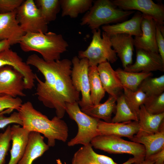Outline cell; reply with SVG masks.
Returning <instances> with one entry per match:
<instances>
[{
	"label": "cell",
	"instance_id": "cell-1",
	"mask_svg": "<svg viewBox=\"0 0 164 164\" xmlns=\"http://www.w3.org/2000/svg\"><path fill=\"white\" fill-rule=\"evenodd\" d=\"M26 63L36 67L43 75L42 81L35 74L37 82L35 94L46 107L54 108L56 116L61 119L67 103L78 102L80 93L73 86L71 77V61L67 59L46 61L33 54L27 58Z\"/></svg>",
	"mask_w": 164,
	"mask_h": 164
},
{
	"label": "cell",
	"instance_id": "cell-2",
	"mask_svg": "<svg viewBox=\"0 0 164 164\" xmlns=\"http://www.w3.org/2000/svg\"><path fill=\"white\" fill-rule=\"evenodd\" d=\"M22 127L28 131L43 135L47 139V145L53 147L57 140L66 142L68 136V128L63 120L54 116L50 120L45 115L36 109L32 103L22 104L18 111Z\"/></svg>",
	"mask_w": 164,
	"mask_h": 164
},
{
	"label": "cell",
	"instance_id": "cell-3",
	"mask_svg": "<svg viewBox=\"0 0 164 164\" xmlns=\"http://www.w3.org/2000/svg\"><path fill=\"white\" fill-rule=\"evenodd\" d=\"M19 44L23 51L36 52L46 61L60 60L61 55L67 50L69 46L62 35L50 31L26 33Z\"/></svg>",
	"mask_w": 164,
	"mask_h": 164
},
{
	"label": "cell",
	"instance_id": "cell-4",
	"mask_svg": "<svg viewBox=\"0 0 164 164\" xmlns=\"http://www.w3.org/2000/svg\"><path fill=\"white\" fill-rule=\"evenodd\" d=\"M135 12L123 10L109 0H97L93 1L92 7L82 18L80 24L87 25L92 30L97 29L101 26L123 20Z\"/></svg>",
	"mask_w": 164,
	"mask_h": 164
},
{
	"label": "cell",
	"instance_id": "cell-5",
	"mask_svg": "<svg viewBox=\"0 0 164 164\" xmlns=\"http://www.w3.org/2000/svg\"><path fill=\"white\" fill-rule=\"evenodd\" d=\"M90 144L94 148L111 154H128L133 156L134 164H139L145 160V149L140 144L124 140L112 135H98L94 138Z\"/></svg>",
	"mask_w": 164,
	"mask_h": 164
},
{
	"label": "cell",
	"instance_id": "cell-6",
	"mask_svg": "<svg viewBox=\"0 0 164 164\" xmlns=\"http://www.w3.org/2000/svg\"><path fill=\"white\" fill-rule=\"evenodd\" d=\"M65 110L70 118L76 122L78 127L77 135L68 142V146H73L78 144L86 145L90 144L92 139L99 135L97 128L100 119L82 112L77 102L66 103Z\"/></svg>",
	"mask_w": 164,
	"mask_h": 164
},
{
	"label": "cell",
	"instance_id": "cell-7",
	"mask_svg": "<svg viewBox=\"0 0 164 164\" xmlns=\"http://www.w3.org/2000/svg\"><path fill=\"white\" fill-rule=\"evenodd\" d=\"M92 33L89 45L85 50L79 52L78 58L87 59L90 67L97 66L106 61L112 63L115 62L118 58L112 48L110 36L103 31L101 36L99 29L93 30Z\"/></svg>",
	"mask_w": 164,
	"mask_h": 164
},
{
	"label": "cell",
	"instance_id": "cell-8",
	"mask_svg": "<svg viewBox=\"0 0 164 164\" xmlns=\"http://www.w3.org/2000/svg\"><path fill=\"white\" fill-rule=\"evenodd\" d=\"M16 19L25 33L48 32V23L33 0H24L16 11Z\"/></svg>",
	"mask_w": 164,
	"mask_h": 164
},
{
	"label": "cell",
	"instance_id": "cell-9",
	"mask_svg": "<svg viewBox=\"0 0 164 164\" xmlns=\"http://www.w3.org/2000/svg\"><path fill=\"white\" fill-rule=\"evenodd\" d=\"M71 62L73 66L71 74L72 83L76 91L80 92L82 95L78 104L81 108H87L93 105L90 97L88 61L86 58L79 59L75 56Z\"/></svg>",
	"mask_w": 164,
	"mask_h": 164
},
{
	"label": "cell",
	"instance_id": "cell-10",
	"mask_svg": "<svg viewBox=\"0 0 164 164\" xmlns=\"http://www.w3.org/2000/svg\"><path fill=\"white\" fill-rule=\"evenodd\" d=\"M113 3L125 10H136L143 15L152 18L160 25L164 24V7L152 0H114Z\"/></svg>",
	"mask_w": 164,
	"mask_h": 164
},
{
	"label": "cell",
	"instance_id": "cell-11",
	"mask_svg": "<svg viewBox=\"0 0 164 164\" xmlns=\"http://www.w3.org/2000/svg\"><path fill=\"white\" fill-rule=\"evenodd\" d=\"M24 89L23 77L20 73L10 66L0 68V97H25Z\"/></svg>",
	"mask_w": 164,
	"mask_h": 164
},
{
	"label": "cell",
	"instance_id": "cell-12",
	"mask_svg": "<svg viewBox=\"0 0 164 164\" xmlns=\"http://www.w3.org/2000/svg\"><path fill=\"white\" fill-rule=\"evenodd\" d=\"M6 66L12 67L22 74L25 89L31 90L33 87L35 74L30 66L10 48L0 51V68Z\"/></svg>",
	"mask_w": 164,
	"mask_h": 164
},
{
	"label": "cell",
	"instance_id": "cell-13",
	"mask_svg": "<svg viewBox=\"0 0 164 164\" xmlns=\"http://www.w3.org/2000/svg\"><path fill=\"white\" fill-rule=\"evenodd\" d=\"M123 70L134 72H152L153 71H164V61L159 53L142 49H136L135 63Z\"/></svg>",
	"mask_w": 164,
	"mask_h": 164
},
{
	"label": "cell",
	"instance_id": "cell-14",
	"mask_svg": "<svg viewBox=\"0 0 164 164\" xmlns=\"http://www.w3.org/2000/svg\"><path fill=\"white\" fill-rule=\"evenodd\" d=\"M141 28V36L134 38L136 49L159 53L156 41V22L151 18L143 15Z\"/></svg>",
	"mask_w": 164,
	"mask_h": 164
},
{
	"label": "cell",
	"instance_id": "cell-15",
	"mask_svg": "<svg viewBox=\"0 0 164 164\" xmlns=\"http://www.w3.org/2000/svg\"><path fill=\"white\" fill-rule=\"evenodd\" d=\"M16 11L0 13V41L7 40L11 46L19 43L26 33L16 19Z\"/></svg>",
	"mask_w": 164,
	"mask_h": 164
},
{
	"label": "cell",
	"instance_id": "cell-16",
	"mask_svg": "<svg viewBox=\"0 0 164 164\" xmlns=\"http://www.w3.org/2000/svg\"><path fill=\"white\" fill-rule=\"evenodd\" d=\"M139 129L138 121L112 123L105 122L100 119L97 130L99 135L126 137L131 140L138 133Z\"/></svg>",
	"mask_w": 164,
	"mask_h": 164
},
{
	"label": "cell",
	"instance_id": "cell-17",
	"mask_svg": "<svg viewBox=\"0 0 164 164\" xmlns=\"http://www.w3.org/2000/svg\"><path fill=\"white\" fill-rule=\"evenodd\" d=\"M110 37L112 47L120 58L124 69L132 63L134 38L126 34H116Z\"/></svg>",
	"mask_w": 164,
	"mask_h": 164
},
{
	"label": "cell",
	"instance_id": "cell-18",
	"mask_svg": "<svg viewBox=\"0 0 164 164\" xmlns=\"http://www.w3.org/2000/svg\"><path fill=\"white\" fill-rule=\"evenodd\" d=\"M97 69L101 82L105 92L117 99L121 94L123 87L115 70H114L108 61L98 64Z\"/></svg>",
	"mask_w": 164,
	"mask_h": 164
},
{
	"label": "cell",
	"instance_id": "cell-19",
	"mask_svg": "<svg viewBox=\"0 0 164 164\" xmlns=\"http://www.w3.org/2000/svg\"><path fill=\"white\" fill-rule=\"evenodd\" d=\"M11 129L12 145L8 164H18L25 152L30 132L19 125H13Z\"/></svg>",
	"mask_w": 164,
	"mask_h": 164
},
{
	"label": "cell",
	"instance_id": "cell-20",
	"mask_svg": "<svg viewBox=\"0 0 164 164\" xmlns=\"http://www.w3.org/2000/svg\"><path fill=\"white\" fill-rule=\"evenodd\" d=\"M143 15L137 12L130 19L112 25L101 26L103 32L109 36L116 34H126L132 36H141L142 31L141 24Z\"/></svg>",
	"mask_w": 164,
	"mask_h": 164
},
{
	"label": "cell",
	"instance_id": "cell-21",
	"mask_svg": "<svg viewBox=\"0 0 164 164\" xmlns=\"http://www.w3.org/2000/svg\"><path fill=\"white\" fill-rule=\"evenodd\" d=\"M131 141L143 145L145 149V159L164 149V121L159 130L151 134L135 135Z\"/></svg>",
	"mask_w": 164,
	"mask_h": 164
},
{
	"label": "cell",
	"instance_id": "cell-22",
	"mask_svg": "<svg viewBox=\"0 0 164 164\" xmlns=\"http://www.w3.org/2000/svg\"><path fill=\"white\" fill-rule=\"evenodd\" d=\"M44 137L35 132H30L28 142L24 155L18 164H32L49 148L44 141Z\"/></svg>",
	"mask_w": 164,
	"mask_h": 164
},
{
	"label": "cell",
	"instance_id": "cell-23",
	"mask_svg": "<svg viewBox=\"0 0 164 164\" xmlns=\"http://www.w3.org/2000/svg\"><path fill=\"white\" fill-rule=\"evenodd\" d=\"M92 147L91 144L80 147L74 153L72 164H118L110 157L97 154Z\"/></svg>",
	"mask_w": 164,
	"mask_h": 164
},
{
	"label": "cell",
	"instance_id": "cell-24",
	"mask_svg": "<svg viewBox=\"0 0 164 164\" xmlns=\"http://www.w3.org/2000/svg\"><path fill=\"white\" fill-rule=\"evenodd\" d=\"M139 129L137 135L151 134L159 130L162 123L164 121V113L157 114L149 112L143 104L140 107L138 114Z\"/></svg>",
	"mask_w": 164,
	"mask_h": 164
},
{
	"label": "cell",
	"instance_id": "cell-25",
	"mask_svg": "<svg viewBox=\"0 0 164 164\" xmlns=\"http://www.w3.org/2000/svg\"><path fill=\"white\" fill-rule=\"evenodd\" d=\"M116 100L115 97L109 95L108 99L103 103L93 105L80 109L92 117L102 119L105 122H111L112 114L115 111Z\"/></svg>",
	"mask_w": 164,
	"mask_h": 164
},
{
	"label": "cell",
	"instance_id": "cell-26",
	"mask_svg": "<svg viewBox=\"0 0 164 164\" xmlns=\"http://www.w3.org/2000/svg\"><path fill=\"white\" fill-rule=\"evenodd\" d=\"M62 17L75 18L80 14L87 12L92 7V0H60Z\"/></svg>",
	"mask_w": 164,
	"mask_h": 164
},
{
	"label": "cell",
	"instance_id": "cell-27",
	"mask_svg": "<svg viewBox=\"0 0 164 164\" xmlns=\"http://www.w3.org/2000/svg\"><path fill=\"white\" fill-rule=\"evenodd\" d=\"M123 87L135 91L142 82L146 78L152 77V72H134L126 71L118 68L115 70Z\"/></svg>",
	"mask_w": 164,
	"mask_h": 164
},
{
	"label": "cell",
	"instance_id": "cell-28",
	"mask_svg": "<svg viewBox=\"0 0 164 164\" xmlns=\"http://www.w3.org/2000/svg\"><path fill=\"white\" fill-rule=\"evenodd\" d=\"M88 77L91 103L93 105L98 104L104 97L105 91L100 78L97 66L89 67Z\"/></svg>",
	"mask_w": 164,
	"mask_h": 164
},
{
	"label": "cell",
	"instance_id": "cell-29",
	"mask_svg": "<svg viewBox=\"0 0 164 164\" xmlns=\"http://www.w3.org/2000/svg\"><path fill=\"white\" fill-rule=\"evenodd\" d=\"M115 116L111 122L120 123L132 121H138V116L131 109L127 104L123 94L117 98Z\"/></svg>",
	"mask_w": 164,
	"mask_h": 164
},
{
	"label": "cell",
	"instance_id": "cell-30",
	"mask_svg": "<svg viewBox=\"0 0 164 164\" xmlns=\"http://www.w3.org/2000/svg\"><path fill=\"white\" fill-rule=\"evenodd\" d=\"M35 3L46 21H54L61 9L60 0H36Z\"/></svg>",
	"mask_w": 164,
	"mask_h": 164
},
{
	"label": "cell",
	"instance_id": "cell-31",
	"mask_svg": "<svg viewBox=\"0 0 164 164\" xmlns=\"http://www.w3.org/2000/svg\"><path fill=\"white\" fill-rule=\"evenodd\" d=\"M138 89L148 97L158 95L164 92V75L159 77H148L141 83Z\"/></svg>",
	"mask_w": 164,
	"mask_h": 164
},
{
	"label": "cell",
	"instance_id": "cell-32",
	"mask_svg": "<svg viewBox=\"0 0 164 164\" xmlns=\"http://www.w3.org/2000/svg\"><path fill=\"white\" fill-rule=\"evenodd\" d=\"M123 94L127 104L132 111L138 117L140 107L144 104L148 96L145 93L139 89L135 91H133L123 87Z\"/></svg>",
	"mask_w": 164,
	"mask_h": 164
},
{
	"label": "cell",
	"instance_id": "cell-33",
	"mask_svg": "<svg viewBox=\"0 0 164 164\" xmlns=\"http://www.w3.org/2000/svg\"><path fill=\"white\" fill-rule=\"evenodd\" d=\"M143 105L146 110L152 114H157L164 113V92L148 97Z\"/></svg>",
	"mask_w": 164,
	"mask_h": 164
},
{
	"label": "cell",
	"instance_id": "cell-34",
	"mask_svg": "<svg viewBox=\"0 0 164 164\" xmlns=\"http://www.w3.org/2000/svg\"><path fill=\"white\" fill-rule=\"evenodd\" d=\"M11 128L8 126L4 132L0 133V164H5V162L12 140Z\"/></svg>",
	"mask_w": 164,
	"mask_h": 164
},
{
	"label": "cell",
	"instance_id": "cell-35",
	"mask_svg": "<svg viewBox=\"0 0 164 164\" xmlns=\"http://www.w3.org/2000/svg\"><path fill=\"white\" fill-rule=\"evenodd\" d=\"M22 102L19 97H13L7 95L0 97V113L9 108L18 111L22 105Z\"/></svg>",
	"mask_w": 164,
	"mask_h": 164
},
{
	"label": "cell",
	"instance_id": "cell-36",
	"mask_svg": "<svg viewBox=\"0 0 164 164\" xmlns=\"http://www.w3.org/2000/svg\"><path fill=\"white\" fill-rule=\"evenodd\" d=\"M24 1L0 0V13H7L16 11Z\"/></svg>",
	"mask_w": 164,
	"mask_h": 164
},
{
	"label": "cell",
	"instance_id": "cell-37",
	"mask_svg": "<svg viewBox=\"0 0 164 164\" xmlns=\"http://www.w3.org/2000/svg\"><path fill=\"white\" fill-rule=\"evenodd\" d=\"M12 123L18 124L22 126V121L18 112H14L9 117H6L4 114L0 115V129L3 128Z\"/></svg>",
	"mask_w": 164,
	"mask_h": 164
},
{
	"label": "cell",
	"instance_id": "cell-38",
	"mask_svg": "<svg viewBox=\"0 0 164 164\" xmlns=\"http://www.w3.org/2000/svg\"><path fill=\"white\" fill-rule=\"evenodd\" d=\"M156 41L158 52L164 61V37L161 32L159 24L156 23Z\"/></svg>",
	"mask_w": 164,
	"mask_h": 164
},
{
	"label": "cell",
	"instance_id": "cell-39",
	"mask_svg": "<svg viewBox=\"0 0 164 164\" xmlns=\"http://www.w3.org/2000/svg\"><path fill=\"white\" fill-rule=\"evenodd\" d=\"M149 158L154 161L153 164H164V149Z\"/></svg>",
	"mask_w": 164,
	"mask_h": 164
},
{
	"label": "cell",
	"instance_id": "cell-40",
	"mask_svg": "<svg viewBox=\"0 0 164 164\" xmlns=\"http://www.w3.org/2000/svg\"><path fill=\"white\" fill-rule=\"evenodd\" d=\"M10 45L9 42L6 40L0 41V51L5 49L10 48Z\"/></svg>",
	"mask_w": 164,
	"mask_h": 164
},
{
	"label": "cell",
	"instance_id": "cell-41",
	"mask_svg": "<svg viewBox=\"0 0 164 164\" xmlns=\"http://www.w3.org/2000/svg\"><path fill=\"white\" fill-rule=\"evenodd\" d=\"M154 162L150 158L145 159L143 162L139 164H153Z\"/></svg>",
	"mask_w": 164,
	"mask_h": 164
},
{
	"label": "cell",
	"instance_id": "cell-42",
	"mask_svg": "<svg viewBox=\"0 0 164 164\" xmlns=\"http://www.w3.org/2000/svg\"><path fill=\"white\" fill-rule=\"evenodd\" d=\"M136 162V160L134 158H130L125 162L122 164H132L135 163Z\"/></svg>",
	"mask_w": 164,
	"mask_h": 164
},
{
	"label": "cell",
	"instance_id": "cell-43",
	"mask_svg": "<svg viewBox=\"0 0 164 164\" xmlns=\"http://www.w3.org/2000/svg\"><path fill=\"white\" fill-rule=\"evenodd\" d=\"M14 110L11 108H9L5 110L0 113V115L2 114H9L11 113Z\"/></svg>",
	"mask_w": 164,
	"mask_h": 164
},
{
	"label": "cell",
	"instance_id": "cell-44",
	"mask_svg": "<svg viewBox=\"0 0 164 164\" xmlns=\"http://www.w3.org/2000/svg\"><path fill=\"white\" fill-rule=\"evenodd\" d=\"M96 164V163H94V164Z\"/></svg>",
	"mask_w": 164,
	"mask_h": 164
}]
</instances>
